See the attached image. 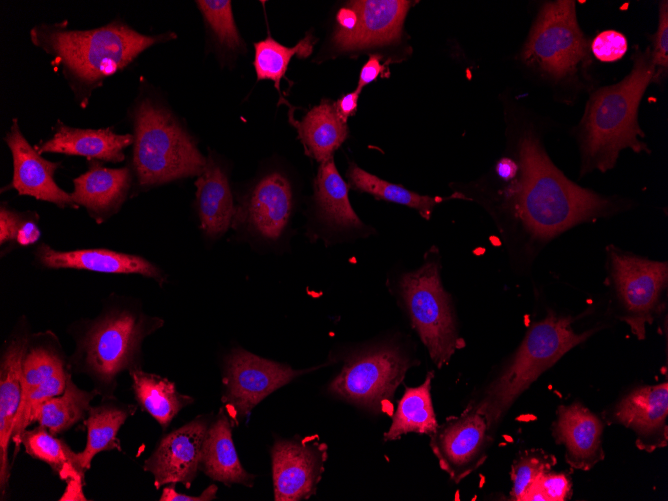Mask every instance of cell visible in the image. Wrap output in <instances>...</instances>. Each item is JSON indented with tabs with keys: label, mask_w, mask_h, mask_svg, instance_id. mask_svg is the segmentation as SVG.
<instances>
[{
	"label": "cell",
	"mask_w": 668,
	"mask_h": 501,
	"mask_svg": "<svg viewBox=\"0 0 668 501\" xmlns=\"http://www.w3.org/2000/svg\"><path fill=\"white\" fill-rule=\"evenodd\" d=\"M518 155L519 179L506 193L522 227L525 254L535 257L562 232L613 211L611 201L565 177L532 134L520 139Z\"/></svg>",
	"instance_id": "cell-1"
},
{
	"label": "cell",
	"mask_w": 668,
	"mask_h": 501,
	"mask_svg": "<svg viewBox=\"0 0 668 501\" xmlns=\"http://www.w3.org/2000/svg\"><path fill=\"white\" fill-rule=\"evenodd\" d=\"M32 43L52 56L82 108L104 80L130 65L144 50L175 38L174 33L141 34L121 20L89 30L64 23L40 24L30 31Z\"/></svg>",
	"instance_id": "cell-2"
},
{
	"label": "cell",
	"mask_w": 668,
	"mask_h": 501,
	"mask_svg": "<svg viewBox=\"0 0 668 501\" xmlns=\"http://www.w3.org/2000/svg\"><path fill=\"white\" fill-rule=\"evenodd\" d=\"M654 72L651 52H637L634 67L623 81L592 96L582 123V173L611 169L622 149L647 150L638 139L644 133L637 123V109Z\"/></svg>",
	"instance_id": "cell-3"
},
{
	"label": "cell",
	"mask_w": 668,
	"mask_h": 501,
	"mask_svg": "<svg viewBox=\"0 0 668 501\" xmlns=\"http://www.w3.org/2000/svg\"><path fill=\"white\" fill-rule=\"evenodd\" d=\"M132 172L139 190L200 175L206 157L173 114L158 101L140 95L131 108Z\"/></svg>",
	"instance_id": "cell-4"
},
{
	"label": "cell",
	"mask_w": 668,
	"mask_h": 501,
	"mask_svg": "<svg viewBox=\"0 0 668 501\" xmlns=\"http://www.w3.org/2000/svg\"><path fill=\"white\" fill-rule=\"evenodd\" d=\"M597 328L577 333L570 317L549 312L532 324L501 374L473 403L488 420L491 430L517 398L569 350L587 340Z\"/></svg>",
	"instance_id": "cell-5"
},
{
	"label": "cell",
	"mask_w": 668,
	"mask_h": 501,
	"mask_svg": "<svg viewBox=\"0 0 668 501\" xmlns=\"http://www.w3.org/2000/svg\"><path fill=\"white\" fill-rule=\"evenodd\" d=\"M162 325L158 317L115 305L87 323L77 338L75 358L95 379L110 383L123 370L136 368L144 339Z\"/></svg>",
	"instance_id": "cell-6"
},
{
	"label": "cell",
	"mask_w": 668,
	"mask_h": 501,
	"mask_svg": "<svg viewBox=\"0 0 668 501\" xmlns=\"http://www.w3.org/2000/svg\"><path fill=\"white\" fill-rule=\"evenodd\" d=\"M399 293L413 328L438 368L447 364L464 342L458 336L448 293L440 278L437 258H425L422 266L404 274Z\"/></svg>",
	"instance_id": "cell-7"
},
{
	"label": "cell",
	"mask_w": 668,
	"mask_h": 501,
	"mask_svg": "<svg viewBox=\"0 0 668 501\" xmlns=\"http://www.w3.org/2000/svg\"><path fill=\"white\" fill-rule=\"evenodd\" d=\"M609 282L617 309L616 317L627 323L632 333L643 340L646 326L663 309L662 295L667 287V262L654 261L610 245L606 250Z\"/></svg>",
	"instance_id": "cell-8"
},
{
	"label": "cell",
	"mask_w": 668,
	"mask_h": 501,
	"mask_svg": "<svg viewBox=\"0 0 668 501\" xmlns=\"http://www.w3.org/2000/svg\"><path fill=\"white\" fill-rule=\"evenodd\" d=\"M413 362L397 347L381 345L353 354L329 391L348 402L383 411Z\"/></svg>",
	"instance_id": "cell-9"
},
{
	"label": "cell",
	"mask_w": 668,
	"mask_h": 501,
	"mask_svg": "<svg viewBox=\"0 0 668 501\" xmlns=\"http://www.w3.org/2000/svg\"><path fill=\"white\" fill-rule=\"evenodd\" d=\"M587 54V43L578 26L574 1L544 5L523 50V58L552 76L573 72Z\"/></svg>",
	"instance_id": "cell-10"
},
{
	"label": "cell",
	"mask_w": 668,
	"mask_h": 501,
	"mask_svg": "<svg viewBox=\"0 0 668 501\" xmlns=\"http://www.w3.org/2000/svg\"><path fill=\"white\" fill-rule=\"evenodd\" d=\"M315 368L294 370L242 348H234L225 358L226 385L223 401L237 425L266 396L294 378Z\"/></svg>",
	"instance_id": "cell-11"
},
{
	"label": "cell",
	"mask_w": 668,
	"mask_h": 501,
	"mask_svg": "<svg viewBox=\"0 0 668 501\" xmlns=\"http://www.w3.org/2000/svg\"><path fill=\"white\" fill-rule=\"evenodd\" d=\"M492 432L485 415L471 403L461 415L438 425L430 447L440 468L459 483L486 460Z\"/></svg>",
	"instance_id": "cell-12"
},
{
	"label": "cell",
	"mask_w": 668,
	"mask_h": 501,
	"mask_svg": "<svg viewBox=\"0 0 668 501\" xmlns=\"http://www.w3.org/2000/svg\"><path fill=\"white\" fill-rule=\"evenodd\" d=\"M293 208L290 182L280 172L260 178L235 207L232 227L274 243L284 233Z\"/></svg>",
	"instance_id": "cell-13"
},
{
	"label": "cell",
	"mask_w": 668,
	"mask_h": 501,
	"mask_svg": "<svg viewBox=\"0 0 668 501\" xmlns=\"http://www.w3.org/2000/svg\"><path fill=\"white\" fill-rule=\"evenodd\" d=\"M274 498L299 501L315 494L327 460V445L313 438L278 440L271 449Z\"/></svg>",
	"instance_id": "cell-14"
},
{
	"label": "cell",
	"mask_w": 668,
	"mask_h": 501,
	"mask_svg": "<svg viewBox=\"0 0 668 501\" xmlns=\"http://www.w3.org/2000/svg\"><path fill=\"white\" fill-rule=\"evenodd\" d=\"M4 141L12 155L13 176L10 184L2 191L15 189L19 195L31 196L59 208H79L71 194L55 181L54 175L61 167V162L45 159L31 146L21 132L17 119H13Z\"/></svg>",
	"instance_id": "cell-15"
},
{
	"label": "cell",
	"mask_w": 668,
	"mask_h": 501,
	"mask_svg": "<svg viewBox=\"0 0 668 501\" xmlns=\"http://www.w3.org/2000/svg\"><path fill=\"white\" fill-rule=\"evenodd\" d=\"M209 425L207 418L197 417L161 439L144 463V470L154 476L156 488L176 483L190 488L200 466Z\"/></svg>",
	"instance_id": "cell-16"
},
{
	"label": "cell",
	"mask_w": 668,
	"mask_h": 501,
	"mask_svg": "<svg viewBox=\"0 0 668 501\" xmlns=\"http://www.w3.org/2000/svg\"><path fill=\"white\" fill-rule=\"evenodd\" d=\"M667 416L668 384L663 382L630 392L615 405L610 420L633 430L636 446L652 452L667 445Z\"/></svg>",
	"instance_id": "cell-17"
},
{
	"label": "cell",
	"mask_w": 668,
	"mask_h": 501,
	"mask_svg": "<svg viewBox=\"0 0 668 501\" xmlns=\"http://www.w3.org/2000/svg\"><path fill=\"white\" fill-rule=\"evenodd\" d=\"M34 259L47 269H77L108 274H138L156 280L160 285L166 278L162 270L146 258L104 248L57 250L46 243L39 244Z\"/></svg>",
	"instance_id": "cell-18"
},
{
	"label": "cell",
	"mask_w": 668,
	"mask_h": 501,
	"mask_svg": "<svg viewBox=\"0 0 668 501\" xmlns=\"http://www.w3.org/2000/svg\"><path fill=\"white\" fill-rule=\"evenodd\" d=\"M348 5L357 12L358 22L351 31L340 29L335 31L333 44L341 51L388 44L398 40L410 2L359 0L350 1Z\"/></svg>",
	"instance_id": "cell-19"
},
{
	"label": "cell",
	"mask_w": 668,
	"mask_h": 501,
	"mask_svg": "<svg viewBox=\"0 0 668 501\" xmlns=\"http://www.w3.org/2000/svg\"><path fill=\"white\" fill-rule=\"evenodd\" d=\"M133 182L129 166L107 168L99 161H92L89 169L73 179L74 202L84 207L98 224L119 212L126 201Z\"/></svg>",
	"instance_id": "cell-20"
},
{
	"label": "cell",
	"mask_w": 668,
	"mask_h": 501,
	"mask_svg": "<svg viewBox=\"0 0 668 501\" xmlns=\"http://www.w3.org/2000/svg\"><path fill=\"white\" fill-rule=\"evenodd\" d=\"M29 337L25 332L7 341L0 368V487L5 493L9 480L8 448L22 403V364Z\"/></svg>",
	"instance_id": "cell-21"
},
{
	"label": "cell",
	"mask_w": 668,
	"mask_h": 501,
	"mask_svg": "<svg viewBox=\"0 0 668 501\" xmlns=\"http://www.w3.org/2000/svg\"><path fill=\"white\" fill-rule=\"evenodd\" d=\"M602 432L601 420L583 405L558 408L553 435L557 444L565 446L566 461L573 468L589 470L604 458Z\"/></svg>",
	"instance_id": "cell-22"
},
{
	"label": "cell",
	"mask_w": 668,
	"mask_h": 501,
	"mask_svg": "<svg viewBox=\"0 0 668 501\" xmlns=\"http://www.w3.org/2000/svg\"><path fill=\"white\" fill-rule=\"evenodd\" d=\"M132 134H118L111 128L81 129L58 122L52 137L35 146L40 153L82 156L89 160L119 163L124 150L133 144Z\"/></svg>",
	"instance_id": "cell-23"
},
{
	"label": "cell",
	"mask_w": 668,
	"mask_h": 501,
	"mask_svg": "<svg viewBox=\"0 0 668 501\" xmlns=\"http://www.w3.org/2000/svg\"><path fill=\"white\" fill-rule=\"evenodd\" d=\"M195 186L200 228L206 237L217 239L232 226L235 206L227 174L211 154Z\"/></svg>",
	"instance_id": "cell-24"
},
{
	"label": "cell",
	"mask_w": 668,
	"mask_h": 501,
	"mask_svg": "<svg viewBox=\"0 0 668 501\" xmlns=\"http://www.w3.org/2000/svg\"><path fill=\"white\" fill-rule=\"evenodd\" d=\"M199 468L215 481L227 486L232 484L253 485L255 476L248 473L240 463L231 432V423L221 409L216 420L207 430Z\"/></svg>",
	"instance_id": "cell-25"
},
{
	"label": "cell",
	"mask_w": 668,
	"mask_h": 501,
	"mask_svg": "<svg viewBox=\"0 0 668 501\" xmlns=\"http://www.w3.org/2000/svg\"><path fill=\"white\" fill-rule=\"evenodd\" d=\"M315 200L319 217L332 229L349 231L363 227L350 204L348 185L340 176L333 157L320 163L315 180Z\"/></svg>",
	"instance_id": "cell-26"
},
{
	"label": "cell",
	"mask_w": 668,
	"mask_h": 501,
	"mask_svg": "<svg viewBox=\"0 0 668 501\" xmlns=\"http://www.w3.org/2000/svg\"><path fill=\"white\" fill-rule=\"evenodd\" d=\"M433 377L434 373L428 372L421 385L405 387L392 416L390 428L384 434L385 441L397 440L410 432L430 436L436 431L438 423L431 399Z\"/></svg>",
	"instance_id": "cell-27"
},
{
	"label": "cell",
	"mask_w": 668,
	"mask_h": 501,
	"mask_svg": "<svg viewBox=\"0 0 668 501\" xmlns=\"http://www.w3.org/2000/svg\"><path fill=\"white\" fill-rule=\"evenodd\" d=\"M130 375L140 406L164 429L182 408L193 402L191 397L180 394L175 384L167 378L146 373L139 368L131 369Z\"/></svg>",
	"instance_id": "cell-28"
},
{
	"label": "cell",
	"mask_w": 668,
	"mask_h": 501,
	"mask_svg": "<svg viewBox=\"0 0 668 501\" xmlns=\"http://www.w3.org/2000/svg\"><path fill=\"white\" fill-rule=\"evenodd\" d=\"M135 412V407L117 403H103L91 407L84 421L87 427L86 446L76 453L83 471L88 470L96 454L113 449L121 450L117 433L127 418Z\"/></svg>",
	"instance_id": "cell-29"
},
{
	"label": "cell",
	"mask_w": 668,
	"mask_h": 501,
	"mask_svg": "<svg viewBox=\"0 0 668 501\" xmlns=\"http://www.w3.org/2000/svg\"><path fill=\"white\" fill-rule=\"evenodd\" d=\"M298 127L304 146L319 163L333 157V152L347 137L346 123L327 100L311 109Z\"/></svg>",
	"instance_id": "cell-30"
},
{
	"label": "cell",
	"mask_w": 668,
	"mask_h": 501,
	"mask_svg": "<svg viewBox=\"0 0 668 501\" xmlns=\"http://www.w3.org/2000/svg\"><path fill=\"white\" fill-rule=\"evenodd\" d=\"M95 394L78 388L69 376L63 393L44 400L34 409L30 424L36 421L54 435L65 431L83 419Z\"/></svg>",
	"instance_id": "cell-31"
},
{
	"label": "cell",
	"mask_w": 668,
	"mask_h": 501,
	"mask_svg": "<svg viewBox=\"0 0 668 501\" xmlns=\"http://www.w3.org/2000/svg\"><path fill=\"white\" fill-rule=\"evenodd\" d=\"M19 443H22L27 454L47 463L61 478L82 482L84 471L77 461L76 453L46 428L39 425L32 430H24Z\"/></svg>",
	"instance_id": "cell-32"
},
{
	"label": "cell",
	"mask_w": 668,
	"mask_h": 501,
	"mask_svg": "<svg viewBox=\"0 0 668 501\" xmlns=\"http://www.w3.org/2000/svg\"><path fill=\"white\" fill-rule=\"evenodd\" d=\"M346 175L351 187L376 198L414 208L425 219H429L434 206L444 200L440 197L419 195L400 185L392 184L368 173L354 163L349 165Z\"/></svg>",
	"instance_id": "cell-33"
},
{
	"label": "cell",
	"mask_w": 668,
	"mask_h": 501,
	"mask_svg": "<svg viewBox=\"0 0 668 501\" xmlns=\"http://www.w3.org/2000/svg\"><path fill=\"white\" fill-rule=\"evenodd\" d=\"M315 40L312 35H306L299 43L286 47L272 37L254 43V67L258 80L270 79L280 91V81L284 77L292 56L307 57L312 53Z\"/></svg>",
	"instance_id": "cell-34"
},
{
	"label": "cell",
	"mask_w": 668,
	"mask_h": 501,
	"mask_svg": "<svg viewBox=\"0 0 668 501\" xmlns=\"http://www.w3.org/2000/svg\"><path fill=\"white\" fill-rule=\"evenodd\" d=\"M196 4L216 41L224 48L238 49L242 42L236 28L231 2L228 0H199Z\"/></svg>",
	"instance_id": "cell-35"
},
{
	"label": "cell",
	"mask_w": 668,
	"mask_h": 501,
	"mask_svg": "<svg viewBox=\"0 0 668 501\" xmlns=\"http://www.w3.org/2000/svg\"><path fill=\"white\" fill-rule=\"evenodd\" d=\"M555 463V457L543 450H529L522 454L511 468V500L522 501L527 490Z\"/></svg>",
	"instance_id": "cell-36"
},
{
	"label": "cell",
	"mask_w": 668,
	"mask_h": 501,
	"mask_svg": "<svg viewBox=\"0 0 668 501\" xmlns=\"http://www.w3.org/2000/svg\"><path fill=\"white\" fill-rule=\"evenodd\" d=\"M70 374L66 368L37 386L23 401L16 418L12 439L18 444L19 437L30 424L34 409L44 400L60 395L65 390Z\"/></svg>",
	"instance_id": "cell-37"
},
{
	"label": "cell",
	"mask_w": 668,
	"mask_h": 501,
	"mask_svg": "<svg viewBox=\"0 0 668 501\" xmlns=\"http://www.w3.org/2000/svg\"><path fill=\"white\" fill-rule=\"evenodd\" d=\"M591 49L594 56L603 62L616 61L627 51L625 36L614 30L599 33L592 41Z\"/></svg>",
	"instance_id": "cell-38"
},
{
	"label": "cell",
	"mask_w": 668,
	"mask_h": 501,
	"mask_svg": "<svg viewBox=\"0 0 668 501\" xmlns=\"http://www.w3.org/2000/svg\"><path fill=\"white\" fill-rule=\"evenodd\" d=\"M668 12L667 2L664 1L660 8L659 26L653 39V50L651 60L654 67H659L658 75L662 69L665 71L668 67Z\"/></svg>",
	"instance_id": "cell-39"
},
{
	"label": "cell",
	"mask_w": 668,
	"mask_h": 501,
	"mask_svg": "<svg viewBox=\"0 0 668 501\" xmlns=\"http://www.w3.org/2000/svg\"><path fill=\"white\" fill-rule=\"evenodd\" d=\"M36 212H19L10 209L7 205L1 204L0 207V244L7 245L16 241V236L21 226Z\"/></svg>",
	"instance_id": "cell-40"
},
{
	"label": "cell",
	"mask_w": 668,
	"mask_h": 501,
	"mask_svg": "<svg viewBox=\"0 0 668 501\" xmlns=\"http://www.w3.org/2000/svg\"><path fill=\"white\" fill-rule=\"evenodd\" d=\"M535 484L540 488L547 501H564L571 495V481L563 473H544Z\"/></svg>",
	"instance_id": "cell-41"
},
{
	"label": "cell",
	"mask_w": 668,
	"mask_h": 501,
	"mask_svg": "<svg viewBox=\"0 0 668 501\" xmlns=\"http://www.w3.org/2000/svg\"><path fill=\"white\" fill-rule=\"evenodd\" d=\"M174 485L175 484H171L170 486L163 489L162 495L159 499L160 501H210L216 498V493L218 490L215 484H211L202 492L201 495L191 496L178 493L175 490Z\"/></svg>",
	"instance_id": "cell-42"
},
{
	"label": "cell",
	"mask_w": 668,
	"mask_h": 501,
	"mask_svg": "<svg viewBox=\"0 0 668 501\" xmlns=\"http://www.w3.org/2000/svg\"><path fill=\"white\" fill-rule=\"evenodd\" d=\"M384 65L381 62V56L377 54L370 55L368 61L361 69L357 90L361 92L362 88L372 81L383 71Z\"/></svg>",
	"instance_id": "cell-43"
},
{
	"label": "cell",
	"mask_w": 668,
	"mask_h": 501,
	"mask_svg": "<svg viewBox=\"0 0 668 501\" xmlns=\"http://www.w3.org/2000/svg\"><path fill=\"white\" fill-rule=\"evenodd\" d=\"M38 219L39 216L35 213L21 226L17 233L15 243L20 246H28L39 240L41 232L37 225Z\"/></svg>",
	"instance_id": "cell-44"
},
{
	"label": "cell",
	"mask_w": 668,
	"mask_h": 501,
	"mask_svg": "<svg viewBox=\"0 0 668 501\" xmlns=\"http://www.w3.org/2000/svg\"><path fill=\"white\" fill-rule=\"evenodd\" d=\"M360 91L357 89L349 94L342 96L335 104L336 112L339 118L346 123L347 118L355 114L358 106Z\"/></svg>",
	"instance_id": "cell-45"
},
{
	"label": "cell",
	"mask_w": 668,
	"mask_h": 501,
	"mask_svg": "<svg viewBox=\"0 0 668 501\" xmlns=\"http://www.w3.org/2000/svg\"><path fill=\"white\" fill-rule=\"evenodd\" d=\"M336 18L339 24L338 29L343 31L353 30L358 22L357 12L348 4L339 10Z\"/></svg>",
	"instance_id": "cell-46"
},
{
	"label": "cell",
	"mask_w": 668,
	"mask_h": 501,
	"mask_svg": "<svg viewBox=\"0 0 668 501\" xmlns=\"http://www.w3.org/2000/svg\"><path fill=\"white\" fill-rule=\"evenodd\" d=\"M518 170L517 163L509 158L501 159L496 165V172L500 178L504 180H511L514 178Z\"/></svg>",
	"instance_id": "cell-47"
}]
</instances>
